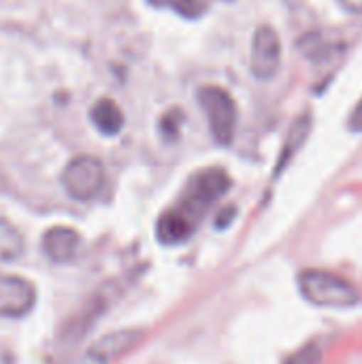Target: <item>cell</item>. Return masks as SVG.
I'll list each match as a JSON object with an SVG mask.
<instances>
[{
	"instance_id": "cell-12",
	"label": "cell",
	"mask_w": 362,
	"mask_h": 364,
	"mask_svg": "<svg viewBox=\"0 0 362 364\" xmlns=\"http://www.w3.org/2000/svg\"><path fill=\"white\" fill-rule=\"evenodd\" d=\"M23 250L21 235L4 220H0V260H15Z\"/></svg>"
},
{
	"instance_id": "cell-16",
	"label": "cell",
	"mask_w": 362,
	"mask_h": 364,
	"mask_svg": "<svg viewBox=\"0 0 362 364\" xmlns=\"http://www.w3.org/2000/svg\"><path fill=\"white\" fill-rule=\"evenodd\" d=\"M348 128H350L352 132H362V98H361V102L354 107V111L350 113Z\"/></svg>"
},
{
	"instance_id": "cell-15",
	"label": "cell",
	"mask_w": 362,
	"mask_h": 364,
	"mask_svg": "<svg viewBox=\"0 0 362 364\" xmlns=\"http://www.w3.org/2000/svg\"><path fill=\"white\" fill-rule=\"evenodd\" d=\"M183 122V115H181V111H171V113H166L164 117H162V132L166 134V136H175L177 132H179V124Z\"/></svg>"
},
{
	"instance_id": "cell-1",
	"label": "cell",
	"mask_w": 362,
	"mask_h": 364,
	"mask_svg": "<svg viewBox=\"0 0 362 364\" xmlns=\"http://www.w3.org/2000/svg\"><path fill=\"white\" fill-rule=\"evenodd\" d=\"M299 290L305 301L322 309H350L358 305L361 292L346 277L322 269H305L299 273Z\"/></svg>"
},
{
	"instance_id": "cell-14",
	"label": "cell",
	"mask_w": 362,
	"mask_h": 364,
	"mask_svg": "<svg viewBox=\"0 0 362 364\" xmlns=\"http://www.w3.org/2000/svg\"><path fill=\"white\" fill-rule=\"evenodd\" d=\"M149 4L154 6H169V9H175L177 13L186 15V17H192L201 11V4L198 0H147Z\"/></svg>"
},
{
	"instance_id": "cell-10",
	"label": "cell",
	"mask_w": 362,
	"mask_h": 364,
	"mask_svg": "<svg viewBox=\"0 0 362 364\" xmlns=\"http://www.w3.org/2000/svg\"><path fill=\"white\" fill-rule=\"evenodd\" d=\"M312 126H314V119H312L309 113H303V115H299V117L292 122V126H290V130H288V134H286V141H284V145H282L280 158H277L275 175H280V173L292 162V158L301 151V147L305 145V141H307L309 134H312Z\"/></svg>"
},
{
	"instance_id": "cell-11",
	"label": "cell",
	"mask_w": 362,
	"mask_h": 364,
	"mask_svg": "<svg viewBox=\"0 0 362 364\" xmlns=\"http://www.w3.org/2000/svg\"><path fill=\"white\" fill-rule=\"evenodd\" d=\"M90 119L96 126V130L107 136H115L124 128V113L117 107V102L111 98H100L98 102H94L90 111Z\"/></svg>"
},
{
	"instance_id": "cell-6",
	"label": "cell",
	"mask_w": 362,
	"mask_h": 364,
	"mask_svg": "<svg viewBox=\"0 0 362 364\" xmlns=\"http://www.w3.org/2000/svg\"><path fill=\"white\" fill-rule=\"evenodd\" d=\"M34 305L36 290L26 277L0 273V318H21Z\"/></svg>"
},
{
	"instance_id": "cell-2",
	"label": "cell",
	"mask_w": 362,
	"mask_h": 364,
	"mask_svg": "<svg viewBox=\"0 0 362 364\" xmlns=\"http://www.w3.org/2000/svg\"><path fill=\"white\" fill-rule=\"evenodd\" d=\"M230 188V177L224 168H205L190 177L179 203L175 209H179L192 224H198L203 213L220 200Z\"/></svg>"
},
{
	"instance_id": "cell-13",
	"label": "cell",
	"mask_w": 362,
	"mask_h": 364,
	"mask_svg": "<svg viewBox=\"0 0 362 364\" xmlns=\"http://www.w3.org/2000/svg\"><path fill=\"white\" fill-rule=\"evenodd\" d=\"M322 360V350L318 343H307L299 352H294L290 358H286L284 364H320Z\"/></svg>"
},
{
	"instance_id": "cell-3",
	"label": "cell",
	"mask_w": 362,
	"mask_h": 364,
	"mask_svg": "<svg viewBox=\"0 0 362 364\" xmlns=\"http://www.w3.org/2000/svg\"><path fill=\"white\" fill-rule=\"evenodd\" d=\"M198 105L207 115L209 130L220 145H230L237 132V105L235 98L220 85H205L198 90Z\"/></svg>"
},
{
	"instance_id": "cell-9",
	"label": "cell",
	"mask_w": 362,
	"mask_h": 364,
	"mask_svg": "<svg viewBox=\"0 0 362 364\" xmlns=\"http://www.w3.org/2000/svg\"><path fill=\"white\" fill-rule=\"evenodd\" d=\"M194 230H196V224H192L175 207L166 209L156 224V237L164 245H179V243L188 241L194 235Z\"/></svg>"
},
{
	"instance_id": "cell-18",
	"label": "cell",
	"mask_w": 362,
	"mask_h": 364,
	"mask_svg": "<svg viewBox=\"0 0 362 364\" xmlns=\"http://www.w3.org/2000/svg\"><path fill=\"white\" fill-rule=\"evenodd\" d=\"M77 364H98V363H96L94 358H90V356L85 354V356H83V360H79V363H77Z\"/></svg>"
},
{
	"instance_id": "cell-8",
	"label": "cell",
	"mask_w": 362,
	"mask_h": 364,
	"mask_svg": "<svg viewBox=\"0 0 362 364\" xmlns=\"http://www.w3.org/2000/svg\"><path fill=\"white\" fill-rule=\"evenodd\" d=\"M41 245H43V254L51 262L64 264L77 258L81 250V235L68 226H53L43 235Z\"/></svg>"
},
{
	"instance_id": "cell-17",
	"label": "cell",
	"mask_w": 362,
	"mask_h": 364,
	"mask_svg": "<svg viewBox=\"0 0 362 364\" xmlns=\"http://www.w3.org/2000/svg\"><path fill=\"white\" fill-rule=\"evenodd\" d=\"M339 4L352 15H361L362 13V0H339Z\"/></svg>"
},
{
	"instance_id": "cell-7",
	"label": "cell",
	"mask_w": 362,
	"mask_h": 364,
	"mask_svg": "<svg viewBox=\"0 0 362 364\" xmlns=\"http://www.w3.org/2000/svg\"><path fill=\"white\" fill-rule=\"evenodd\" d=\"M145 333L139 331V328H128V331H117V333H111L102 339H98L87 356L94 358L98 364H111L113 360L122 358L124 354H128L132 348H137L141 341H143Z\"/></svg>"
},
{
	"instance_id": "cell-5",
	"label": "cell",
	"mask_w": 362,
	"mask_h": 364,
	"mask_svg": "<svg viewBox=\"0 0 362 364\" xmlns=\"http://www.w3.org/2000/svg\"><path fill=\"white\" fill-rule=\"evenodd\" d=\"M280 66H282L280 34L271 26L256 28L252 38V55H250L252 75L260 81H269L280 73Z\"/></svg>"
},
{
	"instance_id": "cell-4",
	"label": "cell",
	"mask_w": 362,
	"mask_h": 364,
	"mask_svg": "<svg viewBox=\"0 0 362 364\" xmlns=\"http://www.w3.org/2000/svg\"><path fill=\"white\" fill-rule=\"evenodd\" d=\"M105 186V166L94 156H77L62 171V188L75 200H92Z\"/></svg>"
}]
</instances>
